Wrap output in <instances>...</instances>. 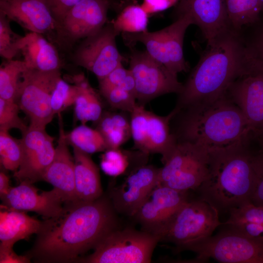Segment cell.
I'll return each mask as SVG.
<instances>
[{"mask_svg": "<svg viewBox=\"0 0 263 263\" xmlns=\"http://www.w3.org/2000/svg\"><path fill=\"white\" fill-rule=\"evenodd\" d=\"M60 70L45 72L27 68L22 74L15 102L30 119L29 126L45 129L53 120L51 105L52 92Z\"/></svg>", "mask_w": 263, "mask_h": 263, "instance_id": "10", "label": "cell"}, {"mask_svg": "<svg viewBox=\"0 0 263 263\" xmlns=\"http://www.w3.org/2000/svg\"><path fill=\"white\" fill-rule=\"evenodd\" d=\"M160 168L146 163L128 173L123 182L108 195L118 214L132 217L158 183Z\"/></svg>", "mask_w": 263, "mask_h": 263, "instance_id": "17", "label": "cell"}, {"mask_svg": "<svg viewBox=\"0 0 263 263\" xmlns=\"http://www.w3.org/2000/svg\"><path fill=\"white\" fill-rule=\"evenodd\" d=\"M188 199V192L158 183L132 217L142 230L155 235Z\"/></svg>", "mask_w": 263, "mask_h": 263, "instance_id": "16", "label": "cell"}, {"mask_svg": "<svg viewBox=\"0 0 263 263\" xmlns=\"http://www.w3.org/2000/svg\"><path fill=\"white\" fill-rule=\"evenodd\" d=\"M20 52L28 68L45 72L61 68L56 49L41 34L30 32L23 36Z\"/></svg>", "mask_w": 263, "mask_h": 263, "instance_id": "24", "label": "cell"}, {"mask_svg": "<svg viewBox=\"0 0 263 263\" xmlns=\"http://www.w3.org/2000/svg\"><path fill=\"white\" fill-rule=\"evenodd\" d=\"M116 0H81L67 13L55 30L56 42L65 50L98 32L107 22Z\"/></svg>", "mask_w": 263, "mask_h": 263, "instance_id": "12", "label": "cell"}, {"mask_svg": "<svg viewBox=\"0 0 263 263\" xmlns=\"http://www.w3.org/2000/svg\"><path fill=\"white\" fill-rule=\"evenodd\" d=\"M159 242L158 237L142 229L120 227L107 235L93 253L76 263H149Z\"/></svg>", "mask_w": 263, "mask_h": 263, "instance_id": "7", "label": "cell"}, {"mask_svg": "<svg viewBox=\"0 0 263 263\" xmlns=\"http://www.w3.org/2000/svg\"><path fill=\"white\" fill-rule=\"evenodd\" d=\"M219 212L211 204L199 198L187 201L155 234L159 242L173 244L175 253L207 238L222 224Z\"/></svg>", "mask_w": 263, "mask_h": 263, "instance_id": "5", "label": "cell"}, {"mask_svg": "<svg viewBox=\"0 0 263 263\" xmlns=\"http://www.w3.org/2000/svg\"><path fill=\"white\" fill-rule=\"evenodd\" d=\"M119 34L111 21L98 32L81 40L72 55V61L103 78L120 65L123 56L119 53L116 38Z\"/></svg>", "mask_w": 263, "mask_h": 263, "instance_id": "14", "label": "cell"}, {"mask_svg": "<svg viewBox=\"0 0 263 263\" xmlns=\"http://www.w3.org/2000/svg\"><path fill=\"white\" fill-rule=\"evenodd\" d=\"M101 156L100 165L107 175L117 176L127 173L133 152L123 151L119 148L108 149Z\"/></svg>", "mask_w": 263, "mask_h": 263, "instance_id": "36", "label": "cell"}, {"mask_svg": "<svg viewBox=\"0 0 263 263\" xmlns=\"http://www.w3.org/2000/svg\"><path fill=\"white\" fill-rule=\"evenodd\" d=\"M243 42L240 31L233 28L207 45L200 59L178 94L174 109L213 101L225 95L242 76Z\"/></svg>", "mask_w": 263, "mask_h": 263, "instance_id": "3", "label": "cell"}, {"mask_svg": "<svg viewBox=\"0 0 263 263\" xmlns=\"http://www.w3.org/2000/svg\"><path fill=\"white\" fill-rule=\"evenodd\" d=\"M118 214L108 195L66 205L60 217L45 220L26 255L40 263H76L110 232L119 227Z\"/></svg>", "mask_w": 263, "mask_h": 263, "instance_id": "1", "label": "cell"}, {"mask_svg": "<svg viewBox=\"0 0 263 263\" xmlns=\"http://www.w3.org/2000/svg\"><path fill=\"white\" fill-rule=\"evenodd\" d=\"M241 37L243 47L242 76H263V26L249 40Z\"/></svg>", "mask_w": 263, "mask_h": 263, "instance_id": "31", "label": "cell"}, {"mask_svg": "<svg viewBox=\"0 0 263 263\" xmlns=\"http://www.w3.org/2000/svg\"><path fill=\"white\" fill-rule=\"evenodd\" d=\"M0 241L1 245L13 246L20 240H26L42 230L43 221L28 216L26 212L1 207Z\"/></svg>", "mask_w": 263, "mask_h": 263, "instance_id": "26", "label": "cell"}, {"mask_svg": "<svg viewBox=\"0 0 263 263\" xmlns=\"http://www.w3.org/2000/svg\"><path fill=\"white\" fill-rule=\"evenodd\" d=\"M251 139L228 149L210 152L209 170L198 188L200 198L219 212L251 202L254 182V152Z\"/></svg>", "mask_w": 263, "mask_h": 263, "instance_id": "4", "label": "cell"}, {"mask_svg": "<svg viewBox=\"0 0 263 263\" xmlns=\"http://www.w3.org/2000/svg\"><path fill=\"white\" fill-rule=\"evenodd\" d=\"M129 69L133 77L138 103L143 105L161 95L180 92L183 83L177 74L146 51L130 48Z\"/></svg>", "mask_w": 263, "mask_h": 263, "instance_id": "11", "label": "cell"}, {"mask_svg": "<svg viewBox=\"0 0 263 263\" xmlns=\"http://www.w3.org/2000/svg\"><path fill=\"white\" fill-rule=\"evenodd\" d=\"M99 92L113 108L131 113L137 103L135 82L129 69L122 64L98 79Z\"/></svg>", "mask_w": 263, "mask_h": 263, "instance_id": "23", "label": "cell"}, {"mask_svg": "<svg viewBox=\"0 0 263 263\" xmlns=\"http://www.w3.org/2000/svg\"><path fill=\"white\" fill-rule=\"evenodd\" d=\"M226 94L242 111L252 133L263 127V76H240Z\"/></svg>", "mask_w": 263, "mask_h": 263, "instance_id": "22", "label": "cell"}, {"mask_svg": "<svg viewBox=\"0 0 263 263\" xmlns=\"http://www.w3.org/2000/svg\"><path fill=\"white\" fill-rule=\"evenodd\" d=\"M78 93L77 85L69 84L61 76L57 80L51 96V105L54 114L58 115L74 105Z\"/></svg>", "mask_w": 263, "mask_h": 263, "instance_id": "37", "label": "cell"}, {"mask_svg": "<svg viewBox=\"0 0 263 263\" xmlns=\"http://www.w3.org/2000/svg\"><path fill=\"white\" fill-rule=\"evenodd\" d=\"M9 177L3 171L0 172V196L6 194L11 187L9 184Z\"/></svg>", "mask_w": 263, "mask_h": 263, "instance_id": "44", "label": "cell"}, {"mask_svg": "<svg viewBox=\"0 0 263 263\" xmlns=\"http://www.w3.org/2000/svg\"><path fill=\"white\" fill-rule=\"evenodd\" d=\"M210 152L196 144L176 141L162 162L158 184L185 192L197 190L207 176Z\"/></svg>", "mask_w": 263, "mask_h": 263, "instance_id": "8", "label": "cell"}, {"mask_svg": "<svg viewBox=\"0 0 263 263\" xmlns=\"http://www.w3.org/2000/svg\"><path fill=\"white\" fill-rule=\"evenodd\" d=\"M194 252L193 262L210 259L222 263H263V235L251 236L230 227L185 247Z\"/></svg>", "mask_w": 263, "mask_h": 263, "instance_id": "9", "label": "cell"}, {"mask_svg": "<svg viewBox=\"0 0 263 263\" xmlns=\"http://www.w3.org/2000/svg\"><path fill=\"white\" fill-rule=\"evenodd\" d=\"M43 0L49 8L56 20V25L62 20L70 9L81 0Z\"/></svg>", "mask_w": 263, "mask_h": 263, "instance_id": "40", "label": "cell"}, {"mask_svg": "<svg viewBox=\"0 0 263 263\" xmlns=\"http://www.w3.org/2000/svg\"><path fill=\"white\" fill-rule=\"evenodd\" d=\"M13 246L0 245V263H26L30 262L27 255H18L13 249Z\"/></svg>", "mask_w": 263, "mask_h": 263, "instance_id": "42", "label": "cell"}, {"mask_svg": "<svg viewBox=\"0 0 263 263\" xmlns=\"http://www.w3.org/2000/svg\"><path fill=\"white\" fill-rule=\"evenodd\" d=\"M174 113L173 109L167 115H158L137 103L130 113L134 148L147 155L159 153L161 160L165 158L176 143L170 127Z\"/></svg>", "mask_w": 263, "mask_h": 263, "instance_id": "13", "label": "cell"}, {"mask_svg": "<svg viewBox=\"0 0 263 263\" xmlns=\"http://www.w3.org/2000/svg\"><path fill=\"white\" fill-rule=\"evenodd\" d=\"M54 138L45 129L28 126L22 133V160L14 177L20 182L31 183L43 180V174L52 161L55 152Z\"/></svg>", "mask_w": 263, "mask_h": 263, "instance_id": "15", "label": "cell"}, {"mask_svg": "<svg viewBox=\"0 0 263 263\" xmlns=\"http://www.w3.org/2000/svg\"><path fill=\"white\" fill-rule=\"evenodd\" d=\"M59 134L53 159L45 170L43 180L51 184L65 205L79 201L75 189V161L68 148L61 113L58 114Z\"/></svg>", "mask_w": 263, "mask_h": 263, "instance_id": "20", "label": "cell"}, {"mask_svg": "<svg viewBox=\"0 0 263 263\" xmlns=\"http://www.w3.org/2000/svg\"><path fill=\"white\" fill-rule=\"evenodd\" d=\"M28 68L24 60H9L0 67V97L15 101L23 73Z\"/></svg>", "mask_w": 263, "mask_h": 263, "instance_id": "33", "label": "cell"}, {"mask_svg": "<svg viewBox=\"0 0 263 263\" xmlns=\"http://www.w3.org/2000/svg\"><path fill=\"white\" fill-rule=\"evenodd\" d=\"M262 7V13L263 12V0H260Z\"/></svg>", "mask_w": 263, "mask_h": 263, "instance_id": "47", "label": "cell"}, {"mask_svg": "<svg viewBox=\"0 0 263 263\" xmlns=\"http://www.w3.org/2000/svg\"><path fill=\"white\" fill-rule=\"evenodd\" d=\"M127 112H104L95 123L96 129L102 136L108 149H115L131 137L130 116Z\"/></svg>", "mask_w": 263, "mask_h": 263, "instance_id": "27", "label": "cell"}, {"mask_svg": "<svg viewBox=\"0 0 263 263\" xmlns=\"http://www.w3.org/2000/svg\"><path fill=\"white\" fill-rule=\"evenodd\" d=\"M238 229L243 233L251 236L263 235V223H245L238 226Z\"/></svg>", "mask_w": 263, "mask_h": 263, "instance_id": "43", "label": "cell"}, {"mask_svg": "<svg viewBox=\"0 0 263 263\" xmlns=\"http://www.w3.org/2000/svg\"><path fill=\"white\" fill-rule=\"evenodd\" d=\"M22 155L20 139L12 137L9 131L0 130V161L3 168L16 171L20 165Z\"/></svg>", "mask_w": 263, "mask_h": 263, "instance_id": "34", "label": "cell"}, {"mask_svg": "<svg viewBox=\"0 0 263 263\" xmlns=\"http://www.w3.org/2000/svg\"><path fill=\"white\" fill-rule=\"evenodd\" d=\"M231 27L240 31L258 21L262 13L260 0H225Z\"/></svg>", "mask_w": 263, "mask_h": 263, "instance_id": "30", "label": "cell"}, {"mask_svg": "<svg viewBox=\"0 0 263 263\" xmlns=\"http://www.w3.org/2000/svg\"><path fill=\"white\" fill-rule=\"evenodd\" d=\"M73 149L75 161V189L79 201H94L104 194L99 169L87 153L75 147Z\"/></svg>", "mask_w": 263, "mask_h": 263, "instance_id": "25", "label": "cell"}, {"mask_svg": "<svg viewBox=\"0 0 263 263\" xmlns=\"http://www.w3.org/2000/svg\"><path fill=\"white\" fill-rule=\"evenodd\" d=\"M10 20L0 12V55L6 60L14 59L20 52L23 36L12 30Z\"/></svg>", "mask_w": 263, "mask_h": 263, "instance_id": "35", "label": "cell"}, {"mask_svg": "<svg viewBox=\"0 0 263 263\" xmlns=\"http://www.w3.org/2000/svg\"><path fill=\"white\" fill-rule=\"evenodd\" d=\"M1 207L22 211L35 212L45 220L60 217L65 211L66 205L58 192L53 188L38 193V189L30 182L22 181L0 197Z\"/></svg>", "mask_w": 263, "mask_h": 263, "instance_id": "18", "label": "cell"}, {"mask_svg": "<svg viewBox=\"0 0 263 263\" xmlns=\"http://www.w3.org/2000/svg\"><path fill=\"white\" fill-rule=\"evenodd\" d=\"M253 138L257 143L263 142V127L253 133Z\"/></svg>", "mask_w": 263, "mask_h": 263, "instance_id": "45", "label": "cell"}, {"mask_svg": "<svg viewBox=\"0 0 263 263\" xmlns=\"http://www.w3.org/2000/svg\"><path fill=\"white\" fill-rule=\"evenodd\" d=\"M258 144L260 147L259 151L263 154V143H258Z\"/></svg>", "mask_w": 263, "mask_h": 263, "instance_id": "46", "label": "cell"}, {"mask_svg": "<svg viewBox=\"0 0 263 263\" xmlns=\"http://www.w3.org/2000/svg\"><path fill=\"white\" fill-rule=\"evenodd\" d=\"M0 12L29 32H55L56 21L43 0H0Z\"/></svg>", "mask_w": 263, "mask_h": 263, "instance_id": "21", "label": "cell"}, {"mask_svg": "<svg viewBox=\"0 0 263 263\" xmlns=\"http://www.w3.org/2000/svg\"><path fill=\"white\" fill-rule=\"evenodd\" d=\"M181 0H143L141 6L150 15L176 5Z\"/></svg>", "mask_w": 263, "mask_h": 263, "instance_id": "41", "label": "cell"}, {"mask_svg": "<svg viewBox=\"0 0 263 263\" xmlns=\"http://www.w3.org/2000/svg\"><path fill=\"white\" fill-rule=\"evenodd\" d=\"M20 108L15 101H8L0 97V130L9 131L12 129L21 133L28 128L19 116Z\"/></svg>", "mask_w": 263, "mask_h": 263, "instance_id": "38", "label": "cell"}, {"mask_svg": "<svg viewBox=\"0 0 263 263\" xmlns=\"http://www.w3.org/2000/svg\"><path fill=\"white\" fill-rule=\"evenodd\" d=\"M65 137L68 144L75 147L87 153L105 151L107 150L106 143L100 132L86 124H81L74 129Z\"/></svg>", "mask_w": 263, "mask_h": 263, "instance_id": "32", "label": "cell"}, {"mask_svg": "<svg viewBox=\"0 0 263 263\" xmlns=\"http://www.w3.org/2000/svg\"><path fill=\"white\" fill-rule=\"evenodd\" d=\"M126 2L125 5L119 2L116 10L119 13L114 20L111 21L115 31L119 34L147 31L149 14L141 5Z\"/></svg>", "mask_w": 263, "mask_h": 263, "instance_id": "29", "label": "cell"}, {"mask_svg": "<svg viewBox=\"0 0 263 263\" xmlns=\"http://www.w3.org/2000/svg\"><path fill=\"white\" fill-rule=\"evenodd\" d=\"M174 11L188 13L200 29L207 45L232 28L225 0H181Z\"/></svg>", "mask_w": 263, "mask_h": 263, "instance_id": "19", "label": "cell"}, {"mask_svg": "<svg viewBox=\"0 0 263 263\" xmlns=\"http://www.w3.org/2000/svg\"><path fill=\"white\" fill-rule=\"evenodd\" d=\"M74 83L79 87V93L74 104L75 119L81 124H86L89 121L95 123L103 113L98 94L83 75L75 76Z\"/></svg>", "mask_w": 263, "mask_h": 263, "instance_id": "28", "label": "cell"}, {"mask_svg": "<svg viewBox=\"0 0 263 263\" xmlns=\"http://www.w3.org/2000/svg\"><path fill=\"white\" fill-rule=\"evenodd\" d=\"M173 110L170 127L175 141L196 144L212 152L251 138L245 117L226 94L211 102Z\"/></svg>", "mask_w": 263, "mask_h": 263, "instance_id": "2", "label": "cell"}, {"mask_svg": "<svg viewBox=\"0 0 263 263\" xmlns=\"http://www.w3.org/2000/svg\"><path fill=\"white\" fill-rule=\"evenodd\" d=\"M253 167L255 182L250 201L256 206L263 207V154L259 150L254 154Z\"/></svg>", "mask_w": 263, "mask_h": 263, "instance_id": "39", "label": "cell"}, {"mask_svg": "<svg viewBox=\"0 0 263 263\" xmlns=\"http://www.w3.org/2000/svg\"><path fill=\"white\" fill-rule=\"evenodd\" d=\"M173 14L174 21L161 30L152 32L122 33L121 35L127 46L132 48L138 42L142 43L149 55L178 74L188 70L184 56L183 43L186 32L193 24V21L188 12L173 11Z\"/></svg>", "mask_w": 263, "mask_h": 263, "instance_id": "6", "label": "cell"}]
</instances>
